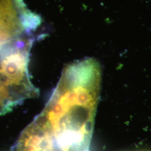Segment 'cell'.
<instances>
[{"label":"cell","mask_w":151,"mask_h":151,"mask_svg":"<svg viewBox=\"0 0 151 151\" xmlns=\"http://www.w3.org/2000/svg\"><path fill=\"white\" fill-rule=\"evenodd\" d=\"M15 0H0V42L22 35L24 31Z\"/></svg>","instance_id":"2"},{"label":"cell","mask_w":151,"mask_h":151,"mask_svg":"<svg viewBox=\"0 0 151 151\" xmlns=\"http://www.w3.org/2000/svg\"><path fill=\"white\" fill-rule=\"evenodd\" d=\"M101 83L97 60L65 66L42 111L27 126L14 151H90Z\"/></svg>","instance_id":"1"}]
</instances>
